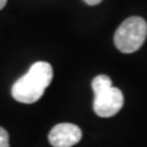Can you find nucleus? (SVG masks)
Listing matches in <instances>:
<instances>
[{
    "instance_id": "1",
    "label": "nucleus",
    "mask_w": 147,
    "mask_h": 147,
    "mask_svg": "<svg viewBox=\"0 0 147 147\" xmlns=\"http://www.w3.org/2000/svg\"><path fill=\"white\" fill-rule=\"evenodd\" d=\"M53 79V67L49 63L37 61L20 77L11 88V94L17 102L31 104L43 96Z\"/></svg>"
},
{
    "instance_id": "2",
    "label": "nucleus",
    "mask_w": 147,
    "mask_h": 147,
    "mask_svg": "<svg viewBox=\"0 0 147 147\" xmlns=\"http://www.w3.org/2000/svg\"><path fill=\"white\" fill-rule=\"evenodd\" d=\"M94 93L93 110L100 118H110L121 109L124 104L123 92L114 87L107 75H98L92 81Z\"/></svg>"
},
{
    "instance_id": "3",
    "label": "nucleus",
    "mask_w": 147,
    "mask_h": 147,
    "mask_svg": "<svg viewBox=\"0 0 147 147\" xmlns=\"http://www.w3.org/2000/svg\"><path fill=\"white\" fill-rule=\"evenodd\" d=\"M147 37V22L142 17L126 18L114 34V44L121 53H134L141 48Z\"/></svg>"
},
{
    "instance_id": "4",
    "label": "nucleus",
    "mask_w": 147,
    "mask_h": 147,
    "mask_svg": "<svg viewBox=\"0 0 147 147\" xmlns=\"http://www.w3.org/2000/svg\"><path fill=\"white\" fill-rule=\"evenodd\" d=\"M82 137L81 129L69 123L57 124L48 135V140L53 147H72L80 142Z\"/></svg>"
},
{
    "instance_id": "5",
    "label": "nucleus",
    "mask_w": 147,
    "mask_h": 147,
    "mask_svg": "<svg viewBox=\"0 0 147 147\" xmlns=\"http://www.w3.org/2000/svg\"><path fill=\"white\" fill-rule=\"evenodd\" d=\"M0 147H10V145H9V134L1 126H0Z\"/></svg>"
},
{
    "instance_id": "6",
    "label": "nucleus",
    "mask_w": 147,
    "mask_h": 147,
    "mask_svg": "<svg viewBox=\"0 0 147 147\" xmlns=\"http://www.w3.org/2000/svg\"><path fill=\"white\" fill-rule=\"evenodd\" d=\"M84 1L87 4V5H91V6H93V5H97V4H99L102 0H84Z\"/></svg>"
},
{
    "instance_id": "7",
    "label": "nucleus",
    "mask_w": 147,
    "mask_h": 147,
    "mask_svg": "<svg viewBox=\"0 0 147 147\" xmlns=\"http://www.w3.org/2000/svg\"><path fill=\"white\" fill-rule=\"evenodd\" d=\"M6 3H7V0H0V10H3L4 6L6 5Z\"/></svg>"
}]
</instances>
